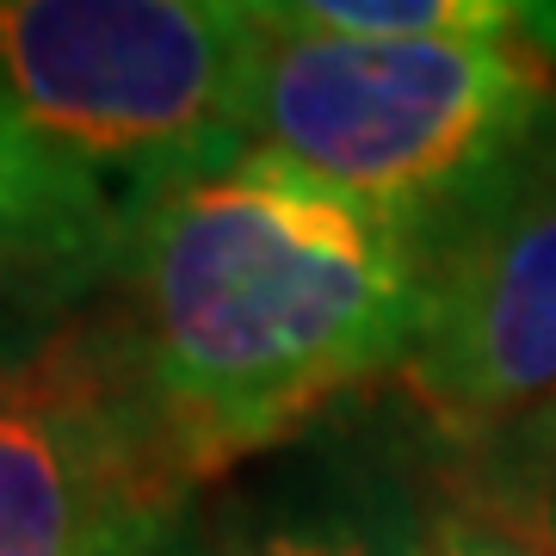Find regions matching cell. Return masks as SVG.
<instances>
[{
    "instance_id": "obj_1",
    "label": "cell",
    "mask_w": 556,
    "mask_h": 556,
    "mask_svg": "<svg viewBox=\"0 0 556 556\" xmlns=\"http://www.w3.org/2000/svg\"><path fill=\"white\" fill-rule=\"evenodd\" d=\"M124 285L142 383L199 482L408 365L427 321V236L248 149L137 204Z\"/></svg>"
},
{
    "instance_id": "obj_2",
    "label": "cell",
    "mask_w": 556,
    "mask_h": 556,
    "mask_svg": "<svg viewBox=\"0 0 556 556\" xmlns=\"http://www.w3.org/2000/svg\"><path fill=\"white\" fill-rule=\"evenodd\" d=\"M551 100V56L507 38H340L266 7L248 149L298 161L390 217L415 223L477 186Z\"/></svg>"
},
{
    "instance_id": "obj_3",
    "label": "cell",
    "mask_w": 556,
    "mask_h": 556,
    "mask_svg": "<svg viewBox=\"0 0 556 556\" xmlns=\"http://www.w3.org/2000/svg\"><path fill=\"white\" fill-rule=\"evenodd\" d=\"M266 7L241 0H0V75L38 137L137 199L248 155Z\"/></svg>"
},
{
    "instance_id": "obj_4",
    "label": "cell",
    "mask_w": 556,
    "mask_h": 556,
    "mask_svg": "<svg viewBox=\"0 0 556 556\" xmlns=\"http://www.w3.org/2000/svg\"><path fill=\"white\" fill-rule=\"evenodd\" d=\"M186 482L130 328L0 358V556H161Z\"/></svg>"
},
{
    "instance_id": "obj_5",
    "label": "cell",
    "mask_w": 556,
    "mask_h": 556,
    "mask_svg": "<svg viewBox=\"0 0 556 556\" xmlns=\"http://www.w3.org/2000/svg\"><path fill=\"white\" fill-rule=\"evenodd\" d=\"M402 371L445 433H489L556 396V118H538L427 241V321Z\"/></svg>"
},
{
    "instance_id": "obj_6",
    "label": "cell",
    "mask_w": 556,
    "mask_h": 556,
    "mask_svg": "<svg viewBox=\"0 0 556 556\" xmlns=\"http://www.w3.org/2000/svg\"><path fill=\"white\" fill-rule=\"evenodd\" d=\"M130 223L80 161L38 137L0 75V285L7 291H68L93 273Z\"/></svg>"
},
{
    "instance_id": "obj_7",
    "label": "cell",
    "mask_w": 556,
    "mask_h": 556,
    "mask_svg": "<svg viewBox=\"0 0 556 556\" xmlns=\"http://www.w3.org/2000/svg\"><path fill=\"white\" fill-rule=\"evenodd\" d=\"M309 31H340V38H507L532 31L526 7H495V0H303L285 7Z\"/></svg>"
},
{
    "instance_id": "obj_8",
    "label": "cell",
    "mask_w": 556,
    "mask_h": 556,
    "mask_svg": "<svg viewBox=\"0 0 556 556\" xmlns=\"http://www.w3.org/2000/svg\"><path fill=\"white\" fill-rule=\"evenodd\" d=\"M415 551H420V538H408L402 526L321 514V519H291V526L260 532L241 556H415Z\"/></svg>"
},
{
    "instance_id": "obj_9",
    "label": "cell",
    "mask_w": 556,
    "mask_h": 556,
    "mask_svg": "<svg viewBox=\"0 0 556 556\" xmlns=\"http://www.w3.org/2000/svg\"><path fill=\"white\" fill-rule=\"evenodd\" d=\"M415 556H551L538 551L526 532L514 526H495V519H470V514H445L420 532Z\"/></svg>"
},
{
    "instance_id": "obj_10",
    "label": "cell",
    "mask_w": 556,
    "mask_h": 556,
    "mask_svg": "<svg viewBox=\"0 0 556 556\" xmlns=\"http://www.w3.org/2000/svg\"><path fill=\"white\" fill-rule=\"evenodd\" d=\"M551 538H556V482H551Z\"/></svg>"
}]
</instances>
